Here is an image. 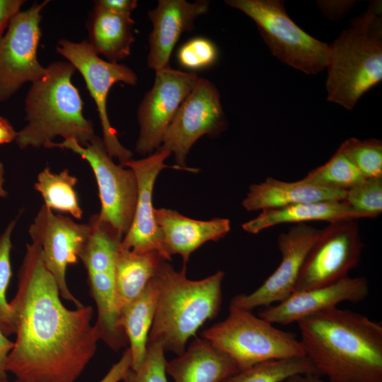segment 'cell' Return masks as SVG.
Wrapping results in <instances>:
<instances>
[{
  "label": "cell",
  "mask_w": 382,
  "mask_h": 382,
  "mask_svg": "<svg viewBox=\"0 0 382 382\" xmlns=\"http://www.w3.org/2000/svg\"><path fill=\"white\" fill-rule=\"evenodd\" d=\"M89 231L88 223H77L69 216L54 213L44 204L28 229L32 243L40 248L44 265L57 284L60 296L76 308L83 305L68 287L66 270L69 265L78 262Z\"/></svg>",
  "instance_id": "obj_13"
},
{
  "label": "cell",
  "mask_w": 382,
  "mask_h": 382,
  "mask_svg": "<svg viewBox=\"0 0 382 382\" xmlns=\"http://www.w3.org/2000/svg\"><path fill=\"white\" fill-rule=\"evenodd\" d=\"M77 181L67 168L54 173L50 167H46L37 175L34 187L41 195L45 207L80 219L83 210L74 189Z\"/></svg>",
  "instance_id": "obj_26"
},
{
  "label": "cell",
  "mask_w": 382,
  "mask_h": 382,
  "mask_svg": "<svg viewBox=\"0 0 382 382\" xmlns=\"http://www.w3.org/2000/svg\"><path fill=\"white\" fill-rule=\"evenodd\" d=\"M94 4L111 12L130 16L133 10L137 6L136 0H98Z\"/></svg>",
  "instance_id": "obj_37"
},
{
  "label": "cell",
  "mask_w": 382,
  "mask_h": 382,
  "mask_svg": "<svg viewBox=\"0 0 382 382\" xmlns=\"http://www.w3.org/2000/svg\"><path fill=\"white\" fill-rule=\"evenodd\" d=\"M16 134L17 131L11 122L4 117L0 116V145L14 141Z\"/></svg>",
  "instance_id": "obj_39"
},
{
  "label": "cell",
  "mask_w": 382,
  "mask_h": 382,
  "mask_svg": "<svg viewBox=\"0 0 382 382\" xmlns=\"http://www.w3.org/2000/svg\"><path fill=\"white\" fill-rule=\"evenodd\" d=\"M346 190L327 188L303 181L286 182L267 178L252 184L242 202L247 211L265 210L301 203L342 201Z\"/></svg>",
  "instance_id": "obj_20"
},
{
  "label": "cell",
  "mask_w": 382,
  "mask_h": 382,
  "mask_svg": "<svg viewBox=\"0 0 382 382\" xmlns=\"http://www.w3.org/2000/svg\"><path fill=\"white\" fill-rule=\"evenodd\" d=\"M238 371L228 356L202 337H195L182 354L166 364L174 382H221Z\"/></svg>",
  "instance_id": "obj_21"
},
{
  "label": "cell",
  "mask_w": 382,
  "mask_h": 382,
  "mask_svg": "<svg viewBox=\"0 0 382 382\" xmlns=\"http://www.w3.org/2000/svg\"><path fill=\"white\" fill-rule=\"evenodd\" d=\"M344 201L364 218H376L382 212V178H364L346 190Z\"/></svg>",
  "instance_id": "obj_31"
},
{
  "label": "cell",
  "mask_w": 382,
  "mask_h": 382,
  "mask_svg": "<svg viewBox=\"0 0 382 382\" xmlns=\"http://www.w3.org/2000/svg\"><path fill=\"white\" fill-rule=\"evenodd\" d=\"M170 154L168 151L156 149L144 158L130 159L123 164L136 176L137 198L132 224L121 246L139 253L156 252L166 261L170 259L166 253L163 235L156 220L153 191L157 176L163 169H182L177 165L170 166L164 163Z\"/></svg>",
  "instance_id": "obj_16"
},
{
  "label": "cell",
  "mask_w": 382,
  "mask_h": 382,
  "mask_svg": "<svg viewBox=\"0 0 382 382\" xmlns=\"http://www.w3.org/2000/svg\"><path fill=\"white\" fill-rule=\"evenodd\" d=\"M363 243L356 220L330 223L309 250L294 291L323 286L347 276L359 262Z\"/></svg>",
  "instance_id": "obj_11"
},
{
  "label": "cell",
  "mask_w": 382,
  "mask_h": 382,
  "mask_svg": "<svg viewBox=\"0 0 382 382\" xmlns=\"http://www.w3.org/2000/svg\"><path fill=\"white\" fill-rule=\"evenodd\" d=\"M321 229L296 224L277 237L281 262L277 269L253 292L235 296L231 305L251 311L279 303L291 295L306 256Z\"/></svg>",
  "instance_id": "obj_15"
},
{
  "label": "cell",
  "mask_w": 382,
  "mask_h": 382,
  "mask_svg": "<svg viewBox=\"0 0 382 382\" xmlns=\"http://www.w3.org/2000/svg\"><path fill=\"white\" fill-rule=\"evenodd\" d=\"M226 127L219 91L208 79L199 78L178 108L158 149L174 154L177 166L183 170L197 172L185 166L190 149L201 137L219 134Z\"/></svg>",
  "instance_id": "obj_12"
},
{
  "label": "cell",
  "mask_w": 382,
  "mask_h": 382,
  "mask_svg": "<svg viewBox=\"0 0 382 382\" xmlns=\"http://www.w3.org/2000/svg\"><path fill=\"white\" fill-rule=\"evenodd\" d=\"M134 20L95 5L87 23L88 42L107 61L118 63L128 57L134 40Z\"/></svg>",
  "instance_id": "obj_23"
},
{
  "label": "cell",
  "mask_w": 382,
  "mask_h": 382,
  "mask_svg": "<svg viewBox=\"0 0 382 382\" xmlns=\"http://www.w3.org/2000/svg\"><path fill=\"white\" fill-rule=\"evenodd\" d=\"M49 1L18 12L0 37V102L9 100L25 83L38 80L46 67L37 58L42 11Z\"/></svg>",
  "instance_id": "obj_10"
},
{
  "label": "cell",
  "mask_w": 382,
  "mask_h": 382,
  "mask_svg": "<svg viewBox=\"0 0 382 382\" xmlns=\"http://www.w3.org/2000/svg\"><path fill=\"white\" fill-rule=\"evenodd\" d=\"M11 307L16 340L6 370L26 382H75L93 357L100 340L91 324L93 308H66L57 284L31 243L18 274Z\"/></svg>",
  "instance_id": "obj_1"
},
{
  "label": "cell",
  "mask_w": 382,
  "mask_h": 382,
  "mask_svg": "<svg viewBox=\"0 0 382 382\" xmlns=\"http://www.w3.org/2000/svg\"><path fill=\"white\" fill-rule=\"evenodd\" d=\"M352 1H318L316 4L323 14L330 19H337L346 15L352 9Z\"/></svg>",
  "instance_id": "obj_35"
},
{
  "label": "cell",
  "mask_w": 382,
  "mask_h": 382,
  "mask_svg": "<svg viewBox=\"0 0 382 382\" xmlns=\"http://www.w3.org/2000/svg\"><path fill=\"white\" fill-rule=\"evenodd\" d=\"M218 55L217 47L213 42L204 37H195L180 47L177 58L183 67L195 72L213 65Z\"/></svg>",
  "instance_id": "obj_32"
},
{
  "label": "cell",
  "mask_w": 382,
  "mask_h": 382,
  "mask_svg": "<svg viewBox=\"0 0 382 382\" xmlns=\"http://www.w3.org/2000/svg\"><path fill=\"white\" fill-rule=\"evenodd\" d=\"M305 356L329 382H382V325L337 306L297 322Z\"/></svg>",
  "instance_id": "obj_2"
},
{
  "label": "cell",
  "mask_w": 382,
  "mask_h": 382,
  "mask_svg": "<svg viewBox=\"0 0 382 382\" xmlns=\"http://www.w3.org/2000/svg\"><path fill=\"white\" fill-rule=\"evenodd\" d=\"M363 218L344 200L322 201L262 210L257 216L243 224L242 228L248 233L256 234L282 224H306L313 221H325L330 224Z\"/></svg>",
  "instance_id": "obj_22"
},
{
  "label": "cell",
  "mask_w": 382,
  "mask_h": 382,
  "mask_svg": "<svg viewBox=\"0 0 382 382\" xmlns=\"http://www.w3.org/2000/svg\"><path fill=\"white\" fill-rule=\"evenodd\" d=\"M14 382H26V381H24L16 378V380Z\"/></svg>",
  "instance_id": "obj_42"
},
{
  "label": "cell",
  "mask_w": 382,
  "mask_h": 382,
  "mask_svg": "<svg viewBox=\"0 0 382 382\" xmlns=\"http://www.w3.org/2000/svg\"><path fill=\"white\" fill-rule=\"evenodd\" d=\"M13 345L0 330V379H7L6 361Z\"/></svg>",
  "instance_id": "obj_38"
},
{
  "label": "cell",
  "mask_w": 382,
  "mask_h": 382,
  "mask_svg": "<svg viewBox=\"0 0 382 382\" xmlns=\"http://www.w3.org/2000/svg\"><path fill=\"white\" fill-rule=\"evenodd\" d=\"M132 355L129 348L123 353L120 360L110 369L99 382H120L131 367Z\"/></svg>",
  "instance_id": "obj_34"
},
{
  "label": "cell",
  "mask_w": 382,
  "mask_h": 382,
  "mask_svg": "<svg viewBox=\"0 0 382 382\" xmlns=\"http://www.w3.org/2000/svg\"><path fill=\"white\" fill-rule=\"evenodd\" d=\"M289 382H325L315 374L296 375L287 379Z\"/></svg>",
  "instance_id": "obj_40"
},
{
  "label": "cell",
  "mask_w": 382,
  "mask_h": 382,
  "mask_svg": "<svg viewBox=\"0 0 382 382\" xmlns=\"http://www.w3.org/2000/svg\"><path fill=\"white\" fill-rule=\"evenodd\" d=\"M201 337L228 356L239 370L265 361L305 357L295 334L231 304L228 316L204 330Z\"/></svg>",
  "instance_id": "obj_6"
},
{
  "label": "cell",
  "mask_w": 382,
  "mask_h": 382,
  "mask_svg": "<svg viewBox=\"0 0 382 382\" xmlns=\"http://www.w3.org/2000/svg\"><path fill=\"white\" fill-rule=\"evenodd\" d=\"M154 277L158 295L147 343L160 344L165 352L179 356L187 341L220 311L224 272L191 280L186 276L185 265L176 271L163 260Z\"/></svg>",
  "instance_id": "obj_3"
},
{
  "label": "cell",
  "mask_w": 382,
  "mask_h": 382,
  "mask_svg": "<svg viewBox=\"0 0 382 382\" xmlns=\"http://www.w3.org/2000/svg\"><path fill=\"white\" fill-rule=\"evenodd\" d=\"M158 295V284L154 276L141 294L118 314L117 325L125 332L130 345L132 369H137L145 359Z\"/></svg>",
  "instance_id": "obj_24"
},
{
  "label": "cell",
  "mask_w": 382,
  "mask_h": 382,
  "mask_svg": "<svg viewBox=\"0 0 382 382\" xmlns=\"http://www.w3.org/2000/svg\"><path fill=\"white\" fill-rule=\"evenodd\" d=\"M209 1L197 0H159L157 6L149 11L153 25L149 37L148 66L155 71L169 66L173 50L185 32L192 30L195 21L205 14Z\"/></svg>",
  "instance_id": "obj_18"
},
{
  "label": "cell",
  "mask_w": 382,
  "mask_h": 382,
  "mask_svg": "<svg viewBox=\"0 0 382 382\" xmlns=\"http://www.w3.org/2000/svg\"><path fill=\"white\" fill-rule=\"evenodd\" d=\"M163 347L158 343H147L143 363L136 369H129L124 382H168L166 360Z\"/></svg>",
  "instance_id": "obj_33"
},
{
  "label": "cell",
  "mask_w": 382,
  "mask_h": 382,
  "mask_svg": "<svg viewBox=\"0 0 382 382\" xmlns=\"http://www.w3.org/2000/svg\"><path fill=\"white\" fill-rule=\"evenodd\" d=\"M306 374L318 376L311 361L305 356L257 363L238 371L221 382H284L294 376Z\"/></svg>",
  "instance_id": "obj_27"
},
{
  "label": "cell",
  "mask_w": 382,
  "mask_h": 382,
  "mask_svg": "<svg viewBox=\"0 0 382 382\" xmlns=\"http://www.w3.org/2000/svg\"><path fill=\"white\" fill-rule=\"evenodd\" d=\"M155 71L154 85L137 110L139 134L135 151L141 155H149L161 146L178 108L199 78L195 72L170 66Z\"/></svg>",
  "instance_id": "obj_14"
},
{
  "label": "cell",
  "mask_w": 382,
  "mask_h": 382,
  "mask_svg": "<svg viewBox=\"0 0 382 382\" xmlns=\"http://www.w3.org/2000/svg\"><path fill=\"white\" fill-rule=\"evenodd\" d=\"M24 2L23 0H0V37L11 19L21 11Z\"/></svg>",
  "instance_id": "obj_36"
},
{
  "label": "cell",
  "mask_w": 382,
  "mask_h": 382,
  "mask_svg": "<svg viewBox=\"0 0 382 382\" xmlns=\"http://www.w3.org/2000/svg\"><path fill=\"white\" fill-rule=\"evenodd\" d=\"M155 216L168 257L171 260L173 255H180L185 265L195 250L222 238L231 230L230 220L224 218L195 220L166 208L155 209Z\"/></svg>",
  "instance_id": "obj_19"
},
{
  "label": "cell",
  "mask_w": 382,
  "mask_h": 382,
  "mask_svg": "<svg viewBox=\"0 0 382 382\" xmlns=\"http://www.w3.org/2000/svg\"><path fill=\"white\" fill-rule=\"evenodd\" d=\"M0 382H9L8 379H0Z\"/></svg>",
  "instance_id": "obj_41"
},
{
  "label": "cell",
  "mask_w": 382,
  "mask_h": 382,
  "mask_svg": "<svg viewBox=\"0 0 382 382\" xmlns=\"http://www.w3.org/2000/svg\"><path fill=\"white\" fill-rule=\"evenodd\" d=\"M381 3L352 21L328 45L326 69L328 100L352 110L359 98L382 79Z\"/></svg>",
  "instance_id": "obj_5"
},
{
  "label": "cell",
  "mask_w": 382,
  "mask_h": 382,
  "mask_svg": "<svg viewBox=\"0 0 382 382\" xmlns=\"http://www.w3.org/2000/svg\"><path fill=\"white\" fill-rule=\"evenodd\" d=\"M369 294V284L366 277L347 276L323 286L293 292L276 305L265 307L258 316L272 324L289 325L336 307L341 302H361Z\"/></svg>",
  "instance_id": "obj_17"
},
{
  "label": "cell",
  "mask_w": 382,
  "mask_h": 382,
  "mask_svg": "<svg viewBox=\"0 0 382 382\" xmlns=\"http://www.w3.org/2000/svg\"><path fill=\"white\" fill-rule=\"evenodd\" d=\"M18 219L11 220L0 236V330L6 336L15 334L13 311L6 294L11 277V235Z\"/></svg>",
  "instance_id": "obj_30"
},
{
  "label": "cell",
  "mask_w": 382,
  "mask_h": 382,
  "mask_svg": "<svg viewBox=\"0 0 382 382\" xmlns=\"http://www.w3.org/2000/svg\"><path fill=\"white\" fill-rule=\"evenodd\" d=\"M56 50L82 76L87 89L95 102L103 131V141L109 155L117 158L120 164L132 159V153L119 141L117 131L110 124L107 112V98L112 86L119 82L134 86L136 74L128 66L104 60L88 40L73 42L60 40Z\"/></svg>",
  "instance_id": "obj_9"
},
{
  "label": "cell",
  "mask_w": 382,
  "mask_h": 382,
  "mask_svg": "<svg viewBox=\"0 0 382 382\" xmlns=\"http://www.w3.org/2000/svg\"><path fill=\"white\" fill-rule=\"evenodd\" d=\"M163 260L156 252L139 253L125 249L120 245L115 267L117 315L141 294L156 273Z\"/></svg>",
  "instance_id": "obj_25"
},
{
  "label": "cell",
  "mask_w": 382,
  "mask_h": 382,
  "mask_svg": "<svg viewBox=\"0 0 382 382\" xmlns=\"http://www.w3.org/2000/svg\"><path fill=\"white\" fill-rule=\"evenodd\" d=\"M364 178L338 149L328 161L310 171L302 180L320 187L347 190Z\"/></svg>",
  "instance_id": "obj_28"
},
{
  "label": "cell",
  "mask_w": 382,
  "mask_h": 382,
  "mask_svg": "<svg viewBox=\"0 0 382 382\" xmlns=\"http://www.w3.org/2000/svg\"><path fill=\"white\" fill-rule=\"evenodd\" d=\"M75 71L67 61L54 62L31 83L24 103L27 124L14 140L20 149L47 148L58 136L73 138L85 146L97 136L93 122L83 115V100L72 83Z\"/></svg>",
  "instance_id": "obj_4"
},
{
  "label": "cell",
  "mask_w": 382,
  "mask_h": 382,
  "mask_svg": "<svg viewBox=\"0 0 382 382\" xmlns=\"http://www.w3.org/2000/svg\"><path fill=\"white\" fill-rule=\"evenodd\" d=\"M364 178H382V142L379 139L349 138L339 147Z\"/></svg>",
  "instance_id": "obj_29"
},
{
  "label": "cell",
  "mask_w": 382,
  "mask_h": 382,
  "mask_svg": "<svg viewBox=\"0 0 382 382\" xmlns=\"http://www.w3.org/2000/svg\"><path fill=\"white\" fill-rule=\"evenodd\" d=\"M225 3L249 16L271 53L279 61L307 74L326 67L328 45L313 37L288 16L279 0H227Z\"/></svg>",
  "instance_id": "obj_7"
},
{
  "label": "cell",
  "mask_w": 382,
  "mask_h": 382,
  "mask_svg": "<svg viewBox=\"0 0 382 382\" xmlns=\"http://www.w3.org/2000/svg\"><path fill=\"white\" fill-rule=\"evenodd\" d=\"M284 382H289V381H288L287 380H286V381H284Z\"/></svg>",
  "instance_id": "obj_43"
},
{
  "label": "cell",
  "mask_w": 382,
  "mask_h": 382,
  "mask_svg": "<svg viewBox=\"0 0 382 382\" xmlns=\"http://www.w3.org/2000/svg\"><path fill=\"white\" fill-rule=\"evenodd\" d=\"M52 148L71 151L87 161L98 188L99 219L125 236L132 224L137 198V183L134 172L116 164L108 153L103 139L98 136L85 146L69 138L61 142H51L47 149Z\"/></svg>",
  "instance_id": "obj_8"
}]
</instances>
